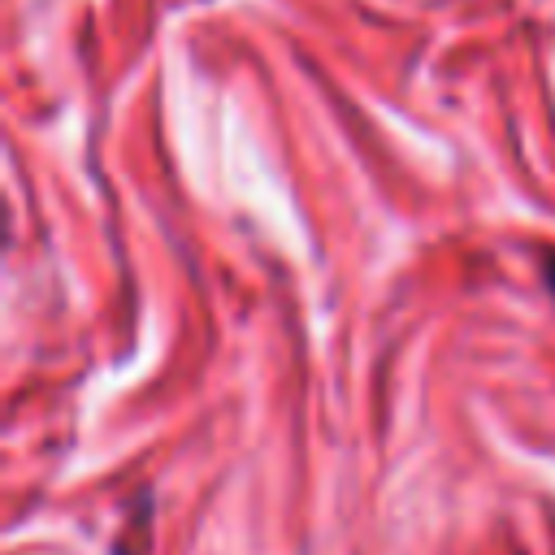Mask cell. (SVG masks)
<instances>
[{
    "mask_svg": "<svg viewBox=\"0 0 555 555\" xmlns=\"http://www.w3.org/2000/svg\"><path fill=\"white\" fill-rule=\"evenodd\" d=\"M546 282H551V295H555V256L546 260Z\"/></svg>",
    "mask_w": 555,
    "mask_h": 555,
    "instance_id": "6da1fadb",
    "label": "cell"
}]
</instances>
